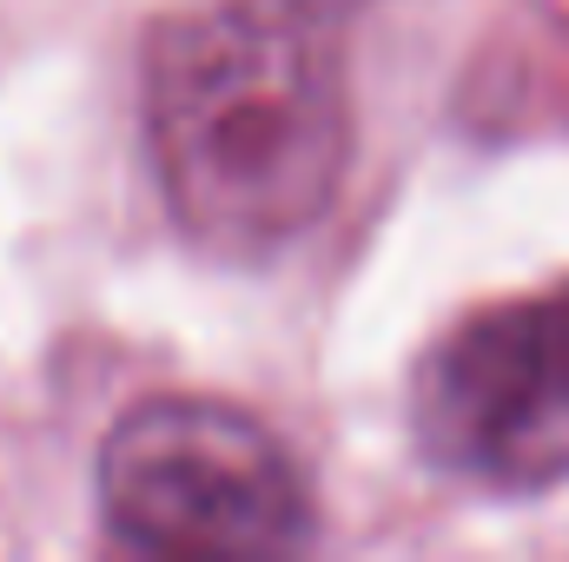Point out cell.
I'll use <instances>...</instances> for the list:
<instances>
[{"mask_svg":"<svg viewBox=\"0 0 569 562\" xmlns=\"http://www.w3.org/2000/svg\"><path fill=\"white\" fill-rule=\"evenodd\" d=\"M411 423L443 470L483 490L569 483V284L443 331L418 364Z\"/></svg>","mask_w":569,"mask_h":562,"instance_id":"cell-3","label":"cell"},{"mask_svg":"<svg viewBox=\"0 0 569 562\" xmlns=\"http://www.w3.org/2000/svg\"><path fill=\"white\" fill-rule=\"evenodd\" d=\"M146 145L186 239L259 259L305 239L351 165V73L325 0H212L146 47Z\"/></svg>","mask_w":569,"mask_h":562,"instance_id":"cell-1","label":"cell"},{"mask_svg":"<svg viewBox=\"0 0 569 562\" xmlns=\"http://www.w3.org/2000/svg\"><path fill=\"white\" fill-rule=\"evenodd\" d=\"M100 516L146 556H284L311 543V483L239 404L152 398L100 450Z\"/></svg>","mask_w":569,"mask_h":562,"instance_id":"cell-2","label":"cell"}]
</instances>
